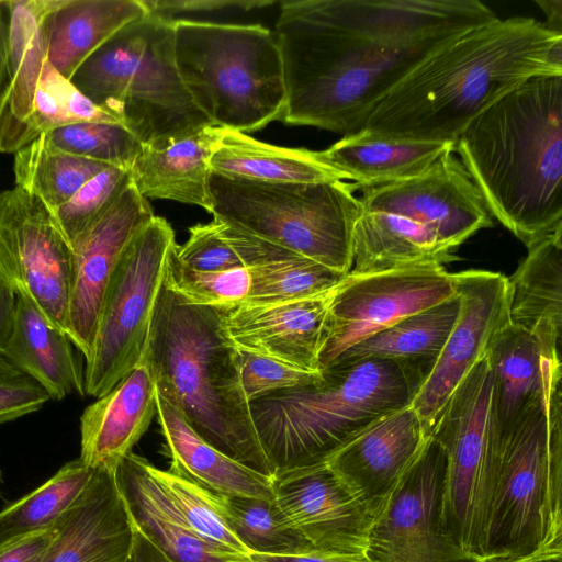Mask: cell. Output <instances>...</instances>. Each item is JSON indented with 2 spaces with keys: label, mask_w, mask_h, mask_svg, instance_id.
Segmentation results:
<instances>
[{
  "label": "cell",
  "mask_w": 562,
  "mask_h": 562,
  "mask_svg": "<svg viewBox=\"0 0 562 562\" xmlns=\"http://www.w3.org/2000/svg\"><path fill=\"white\" fill-rule=\"evenodd\" d=\"M445 469V451L430 436L375 517L370 562H485L462 549L442 524Z\"/></svg>",
  "instance_id": "obj_14"
},
{
  "label": "cell",
  "mask_w": 562,
  "mask_h": 562,
  "mask_svg": "<svg viewBox=\"0 0 562 562\" xmlns=\"http://www.w3.org/2000/svg\"><path fill=\"white\" fill-rule=\"evenodd\" d=\"M157 422L171 463L168 471L220 495L273 498L272 477L218 451L200 437L156 389Z\"/></svg>",
  "instance_id": "obj_28"
},
{
  "label": "cell",
  "mask_w": 562,
  "mask_h": 562,
  "mask_svg": "<svg viewBox=\"0 0 562 562\" xmlns=\"http://www.w3.org/2000/svg\"><path fill=\"white\" fill-rule=\"evenodd\" d=\"M331 292L228 308L227 334L238 349L317 372L326 340Z\"/></svg>",
  "instance_id": "obj_19"
},
{
  "label": "cell",
  "mask_w": 562,
  "mask_h": 562,
  "mask_svg": "<svg viewBox=\"0 0 562 562\" xmlns=\"http://www.w3.org/2000/svg\"><path fill=\"white\" fill-rule=\"evenodd\" d=\"M175 243L171 225L155 215L122 254L108 283L86 361L87 395L106 394L140 362Z\"/></svg>",
  "instance_id": "obj_11"
},
{
  "label": "cell",
  "mask_w": 562,
  "mask_h": 562,
  "mask_svg": "<svg viewBox=\"0 0 562 562\" xmlns=\"http://www.w3.org/2000/svg\"><path fill=\"white\" fill-rule=\"evenodd\" d=\"M156 413V384L147 366L139 362L83 411L79 458L92 468L114 470L132 452Z\"/></svg>",
  "instance_id": "obj_22"
},
{
  "label": "cell",
  "mask_w": 562,
  "mask_h": 562,
  "mask_svg": "<svg viewBox=\"0 0 562 562\" xmlns=\"http://www.w3.org/2000/svg\"><path fill=\"white\" fill-rule=\"evenodd\" d=\"M212 172L261 182L318 183L348 181L321 151L289 148L225 130L210 161Z\"/></svg>",
  "instance_id": "obj_33"
},
{
  "label": "cell",
  "mask_w": 562,
  "mask_h": 562,
  "mask_svg": "<svg viewBox=\"0 0 562 562\" xmlns=\"http://www.w3.org/2000/svg\"><path fill=\"white\" fill-rule=\"evenodd\" d=\"M9 8L8 1L0 0V93L7 78Z\"/></svg>",
  "instance_id": "obj_52"
},
{
  "label": "cell",
  "mask_w": 562,
  "mask_h": 562,
  "mask_svg": "<svg viewBox=\"0 0 562 562\" xmlns=\"http://www.w3.org/2000/svg\"><path fill=\"white\" fill-rule=\"evenodd\" d=\"M213 218L337 272L352 266L353 182H261L211 172Z\"/></svg>",
  "instance_id": "obj_9"
},
{
  "label": "cell",
  "mask_w": 562,
  "mask_h": 562,
  "mask_svg": "<svg viewBox=\"0 0 562 562\" xmlns=\"http://www.w3.org/2000/svg\"><path fill=\"white\" fill-rule=\"evenodd\" d=\"M130 182V170L110 166L87 181L65 204L52 210L70 247Z\"/></svg>",
  "instance_id": "obj_43"
},
{
  "label": "cell",
  "mask_w": 562,
  "mask_h": 562,
  "mask_svg": "<svg viewBox=\"0 0 562 562\" xmlns=\"http://www.w3.org/2000/svg\"><path fill=\"white\" fill-rule=\"evenodd\" d=\"M181 81L213 126L258 131L285 110V83L274 34L260 24L173 20Z\"/></svg>",
  "instance_id": "obj_8"
},
{
  "label": "cell",
  "mask_w": 562,
  "mask_h": 562,
  "mask_svg": "<svg viewBox=\"0 0 562 562\" xmlns=\"http://www.w3.org/2000/svg\"><path fill=\"white\" fill-rule=\"evenodd\" d=\"M175 252L181 265L195 271L215 272L244 267L221 235L214 218L206 224L191 226L189 238L182 245L176 244Z\"/></svg>",
  "instance_id": "obj_45"
},
{
  "label": "cell",
  "mask_w": 562,
  "mask_h": 562,
  "mask_svg": "<svg viewBox=\"0 0 562 562\" xmlns=\"http://www.w3.org/2000/svg\"><path fill=\"white\" fill-rule=\"evenodd\" d=\"M238 366L243 390L249 402L276 391L313 383L322 375L321 370L306 371L241 349H238Z\"/></svg>",
  "instance_id": "obj_44"
},
{
  "label": "cell",
  "mask_w": 562,
  "mask_h": 562,
  "mask_svg": "<svg viewBox=\"0 0 562 562\" xmlns=\"http://www.w3.org/2000/svg\"><path fill=\"white\" fill-rule=\"evenodd\" d=\"M536 3L546 14L543 25L555 33L562 34V1L536 0Z\"/></svg>",
  "instance_id": "obj_53"
},
{
  "label": "cell",
  "mask_w": 562,
  "mask_h": 562,
  "mask_svg": "<svg viewBox=\"0 0 562 562\" xmlns=\"http://www.w3.org/2000/svg\"><path fill=\"white\" fill-rule=\"evenodd\" d=\"M71 277L72 250L52 209L16 186L0 192V278L66 334Z\"/></svg>",
  "instance_id": "obj_12"
},
{
  "label": "cell",
  "mask_w": 562,
  "mask_h": 562,
  "mask_svg": "<svg viewBox=\"0 0 562 562\" xmlns=\"http://www.w3.org/2000/svg\"><path fill=\"white\" fill-rule=\"evenodd\" d=\"M454 148L420 175L363 189L361 210L405 217L459 248L482 228L494 225L486 204Z\"/></svg>",
  "instance_id": "obj_16"
},
{
  "label": "cell",
  "mask_w": 562,
  "mask_h": 562,
  "mask_svg": "<svg viewBox=\"0 0 562 562\" xmlns=\"http://www.w3.org/2000/svg\"><path fill=\"white\" fill-rule=\"evenodd\" d=\"M108 167L56 148L44 134L16 151L13 161L15 186L38 196L53 211Z\"/></svg>",
  "instance_id": "obj_35"
},
{
  "label": "cell",
  "mask_w": 562,
  "mask_h": 562,
  "mask_svg": "<svg viewBox=\"0 0 562 562\" xmlns=\"http://www.w3.org/2000/svg\"><path fill=\"white\" fill-rule=\"evenodd\" d=\"M459 310L457 293L361 340L334 362L368 358L392 360L415 370L425 381L458 318Z\"/></svg>",
  "instance_id": "obj_34"
},
{
  "label": "cell",
  "mask_w": 562,
  "mask_h": 562,
  "mask_svg": "<svg viewBox=\"0 0 562 562\" xmlns=\"http://www.w3.org/2000/svg\"><path fill=\"white\" fill-rule=\"evenodd\" d=\"M497 16L479 0L283 1V122L352 134L420 61Z\"/></svg>",
  "instance_id": "obj_1"
},
{
  "label": "cell",
  "mask_w": 562,
  "mask_h": 562,
  "mask_svg": "<svg viewBox=\"0 0 562 562\" xmlns=\"http://www.w3.org/2000/svg\"><path fill=\"white\" fill-rule=\"evenodd\" d=\"M54 535V527L0 547V562H41Z\"/></svg>",
  "instance_id": "obj_48"
},
{
  "label": "cell",
  "mask_w": 562,
  "mask_h": 562,
  "mask_svg": "<svg viewBox=\"0 0 562 562\" xmlns=\"http://www.w3.org/2000/svg\"><path fill=\"white\" fill-rule=\"evenodd\" d=\"M321 372L313 383L249 402L276 474L327 462L371 424L411 405L424 382L409 367L376 358L337 361Z\"/></svg>",
  "instance_id": "obj_5"
},
{
  "label": "cell",
  "mask_w": 562,
  "mask_h": 562,
  "mask_svg": "<svg viewBox=\"0 0 562 562\" xmlns=\"http://www.w3.org/2000/svg\"><path fill=\"white\" fill-rule=\"evenodd\" d=\"M49 400L37 382L0 356V425L40 411Z\"/></svg>",
  "instance_id": "obj_46"
},
{
  "label": "cell",
  "mask_w": 562,
  "mask_h": 562,
  "mask_svg": "<svg viewBox=\"0 0 562 562\" xmlns=\"http://www.w3.org/2000/svg\"><path fill=\"white\" fill-rule=\"evenodd\" d=\"M527 248L507 278L509 322L530 333L549 358L561 361L562 228Z\"/></svg>",
  "instance_id": "obj_26"
},
{
  "label": "cell",
  "mask_w": 562,
  "mask_h": 562,
  "mask_svg": "<svg viewBox=\"0 0 562 562\" xmlns=\"http://www.w3.org/2000/svg\"><path fill=\"white\" fill-rule=\"evenodd\" d=\"M272 490L290 525L313 548L367 553L378 510L327 462L277 473Z\"/></svg>",
  "instance_id": "obj_18"
},
{
  "label": "cell",
  "mask_w": 562,
  "mask_h": 562,
  "mask_svg": "<svg viewBox=\"0 0 562 562\" xmlns=\"http://www.w3.org/2000/svg\"><path fill=\"white\" fill-rule=\"evenodd\" d=\"M250 558L254 562H370L366 554L328 551L315 548L290 554L252 553Z\"/></svg>",
  "instance_id": "obj_49"
},
{
  "label": "cell",
  "mask_w": 562,
  "mask_h": 562,
  "mask_svg": "<svg viewBox=\"0 0 562 562\" xmlns=\"http://www.w3.org/2000/svg\"><path fill=\"white\" fill-rule=\"evenodd\" d=\"M173 20L147 13L126 24L94 50L70 79L143 146L212 125L194 105L179 76Z\"/></svg>",
  "instance_id": "obj_6"
},
{
  "label": "cell",
  "mask_w": 562,
  "mask_h": 562,
  "mask_svg": "<svg viewBox=\"0 0 562 562\" xmlns=\"http://www.w3.org/2000/svg\"><path fill=\"white\" fill-rule=\"evenodd\" d=\"M44 135L60 150L127 170L143 148L127 128L111 122L77 123Z\"/></svg>",
  "instance_id": "obj_41"
},
{
  "label": "cell",
  "mask_w": 562,
  "mask_h": 562,
  "mask_svg": "<svg viewBox=\"0 0 562 562\" xmlns=\"http://www.w3.org/2000/svg\"><path fill=\"white\" fill-rule=\"evenodd\" d=\"M151 467L131 452L113 471L135 527L157 548L172 562H254L250 557L223 552L192 531Z\"/></svg>",
  "instance_id": "obj_23"
},
{
  "label": "cell",
  "mask_w": 562,
  "mask_h": 562,
  "mask_svg": "<svg viewBox=\"0 0 562 562\" xmlns=\"http://www.w3.org/2000/svg\"><path fill=\"white\" fill-rule=\"evenodd\" d=\"M484 357L493 374L498 438L543 397L551 379L562 373V362L549 358L530 333L510 322L493 337Z\"/></svg>",
  "instance_id": "obj_27"
},
{
  "label": "cell",
  "mask_w": 562,
  "mask_h": 562,
  "mask_svg": "<svg viewBox=\"0 0 562 562\" xmlns=\"http://www.w3.org/2000/svg\"><path fill=\"white\" fill-rule=\"evenodd\" d=\"M85 122L119 123L46 61L25 127V146L53 130Z\"/></svg>",
  "instance_id": "obj_38"
},
{
  "label": "cell",
  "mask_w": 562,
  "mask_h": 562,
  "mask_svg": "<svg viewBox=\"0 0 562 562\" xmlns=\"http://www.w3.org/2000/svg\"><path fill=\"white\" fill-rule=\"evenodd\" d=\"M147 199L131 182L72 243V277L67 334L90 358L110 278L125 248L154 218Z\"/></svg>",
  "instance_id": "obj_17"
},
{
  "label": "cell",
  "mask_w": 562,
  "mask_h": 562,
  "mask_svg": "<svg viewBox=\"0 0 562 562\" xmlns=\"http://www.w3.org/2000/svg\"><path fill=\"white\" fill-rule=\"evenodd\" d=\"M123 562H172L139 529L135 527L134 540Z\"/></svg>",
  "instance_id": "obj_51"
},
{
  "label": "cell",
  "mask_w": 562,
  "mask_h": 562,
  "mask_svg": "<svg viewBox=\"0 0 562 562\" xmlns=\"http://www.w3.org/2000/svg\"><path fill=\"white\" fill-rule=\"evenodd\" d=\"M0 483H1V472H0Z\"/></svg>",
  "instance_id": "obj_55"
},
{
  "label": "cell",
  "mask_w": 562,
  "mask_h": 562,
  "mask_svg": "<svg viewBox=\"0 0 562 562\" xmlns=\"http://www.w3.org/2000/svg\"><path fill=\"white\" fill-rule=\"evenodd\" d=\"M147 13L168 19L175 14L191 12H217L225 10L250 11L274 3L272 0H140Z\"/></svg>",
  "instance_id": "obj_47"
},
{
  "label": "cell",
  "mask_w": 562,
  "mask_h": 562,
  "mask_svg": "<svg viewBox=\"0 0 562 562\" xmlns=\"http://www.w3.org/2000/svg\"><path fill=\"white\" fill-rule=\"evenodd\" d=\"M446 454L440 512L459 546L485 562L495 494L498 439L493 374L483 357L460 382L430 430Z\"/></svg>",
  "instance_id": "obj_10"
},
{
  "label": "cell",
  "mask_w": 562,
  "mask_h": 562,
  "mask_svg": "<svg viewBox=\"0 0 562 562\" xmlns=\"http://www.w3.org/2000/svg\"><path fill=\"white\" fill-rule=\"evenodd\" d=\"M146 14L140 0H52L43 21L47 61L70 80L94 50Z\"/></svg>",
  "instance_id": "obj_29"
},
{
  "label": "cell",
  "mask_w": 562,
  "mask_h": 562,
  "mask_svg": "<svg viewBox=\"0 0 562 562\" xmlns=\"http://www.w3.org/2000/svg\"><path fill=\"white\" fill-rule=\"evenodd\" d=\"M450 148L454 145L390 139L359 130L319 151L328 165L363 190L416 177Z\"/></svg>",
  "instance_id": "obj_32"
},
{
  "label": "cell",
  "mask_w": 562,
  "mask_h": 562,
  "mask_svg": "<svg viewBox=\"0 0 562 562\" xmlns=\"http://www.w3.org/2000/svg\"><path fill=\"white\" fill-rule=\"evenodd\" d=\"M227 310L193 304L164 283L140 362L200 437L273 479L243 390L238 349L225 327Z\"/></svg>",
  "instance_id": "obj_4"
},
{
  "label": "cell",
  "mask_w": 562,
  "mask_h": 562,
  "mask_svg": "<svg viewBox=\"0 0 562 562\" xmlns=\"http://www.w3.org/2000/svg\"><path fill=\"white\" fill-rule=\"evenodd\" d=\"M454 151L492 217L527 247L562 228V76L505 94L463 130Z\"/></svg>",
  "instance_id": "obj_3"
},
{
  "label": "cell",
  "mask_w": 562,
  "mask_h": 562,
  "mask_svg": "<svg viewBox=\"0 0 562 562\" xmlns=\"http://www.w3.org/2000/svg\"><path fill=\"white\" fill-rule=\"evenodd\" d=\"M226 128L205 126L154 146H143L131 180L145 199H165L212 211L211 158Z\"/></svg>",
  "instance_id": "obj_25"
},
{
  "label": "cell",
  "mask_w": 562,
  "mask_h": 562,
  "mask_svg": "<svg viewBox=\"0 0 562 562\" xmlns=\"http://www.w3.org/2000/svg\"><path fill=\"white\" fill-rule=\"evenodd\" d=\"M457 250L405 217L360 210L352 233L350 273L443 266L458 259Z\"/></svg>",
  "instance_id": "obj_31"
},
{
  "label": "cell",
  "mask_w": 562,
  "mask_h": 562,
  "mask_svg": "<svg viewBox=\"0 0 562 562\" xmlns=\"http://www.w3.org/2000/svg\"><path fill=\"white\" fill-rule=\"evenodd\" d=\"M151 471L192 531L223 552L251 555L227 525L216 494L168 470Z\"/></svg>",
  "instance_id": "obj_39"
},
{
  "label": "cell",
  "mask_w": 562,
  "mask_h": 562,
  "mask_svg": "<svg viewBox=\"0 0 562 562\" xmlns=\"http://www.w3.org/2000/svg\"><path fill=\"white\" fill-rule=\"evenodd\" d=\"M76 349L65 331L52 325L25 296L16 295L14 328L2 356L37 382L50 400L86 394L85 370Z\"/></svg>",
  "instance_id": "obj_30"
},
{
  "label": "cell",
  "mask_w": 562,
  "mask_h": 562,
  "mask_svg": "<svg viewBox=\"0 0 562 562\" xmlns=\"http://www.w3.org/2000/svg\"><path fill=\"white\" fill-rule=\"evenodd\" d=\"M456 294L454 276L443 266L349 272L331 292L319 370L361 340Z\"/></svg>",
  "instance_id": "obj_13"
},
{
  "label": "cell",
  "mask_w": 562,
  "mask_h": 562,
  "mask_svg": "<svg viewBox=\"0 0 562 562\" xmlns=\"http://www.w3.org/2000/svg\"><path fill=\"white\" fill-rule=\"evenodd\" d=\"M216 495L227 525L251 554H290L313 548L290 525L274 498Z\"/></svg>",
  "instance_id": "obj_37"
},
{
  "label": "cell",
  "mask_w": 562,
  "mask_h": 562,
  "mask_svg": "<svg viewBox=\"0 0 562 562\" xmlns=\"http://www.w3.org/2000/svg\"><path fill=\"white\" fill-rule=\"evenodd\" d=\"M562 374L498 437L486 562L562 554Z\"/></svg>",
  "instance_id": "obj_7"
},
{
  "label": "cell",
  "mask_w": 562,
  "mask_h": 562,
  "mask_svg": "<svg viewBox=\"0 0 562 562\" xmlns=\"http://www.w3.org/2000/svg\"><path fill=\"white\" fill-rule=\"evenodd\" d=\"M134 533L114 471L95 468L83 492L54 526L41 562H123Z\"/></svg>",
  "instance_id": "obj_21"
},
{
  "label": "cell",
  "mask_w": 562,
  "mask_h": 562,
  "mask_svg": "<svg viewBox=\"0 0 562 562\" xmlns=\"http://www.w3.org/2000/svg\"><path fill=\"white\" fill-rule=\"evenodd\" d=\"M175 243L169 251L164 283L187 301L212 307L233 308L246 302L251 277L247 268L226 271L203 272L180 263L175 252Z\"/></svg>",
  "instance_id": "obj_42"
},
{
  "label": "cell",
  "mask_w": 562,
  "mask_h": 562,
  "mask_svg": "<svg viewBox=\"0 0 562 562\" xmlns=\"http://www.w3.org/2000/svg\"><path fill=\"white\" fill-rule=\"evenodd\" d=\"M488 562H562V554H539L515 560H492Z\"/></svg>",
  "instance_id": "obj_54"
},
{
  "label": "cell",
  "mask_w": 562,
  "mask_h": 562,
  "mask_svg": "<svg viewBox=\"0 0 562 562\" xmlns=\"http://www.w3.org/2000/svg\"><path fill=\"white\" fill-rule=\"evenodd\" d=\"M95 468L80 458L0 512V547L53 528L88 485Z\"/></svg>",
  "instance_id": "obj_36"
},
{
  "label": "cell",
  "mask_w": 562,
  "mask_h": 562,
  "mask_svg": "<svg viewBox=\"0 0 562 562\" xmlns=\"http://www.w3.org/2000/svg\"><path fill=\"white\" fill-rule=\"evenodd\" d=\"M539 76H562V34L533 18H496L427 56L375 105L361 130L454 145L479 114Z\"/></svg>",
  "instance_id": "obj_2"
},
{
  "label": "cell",
  "mask_w": 562,
  "mask_h": 562,
  "mask_svg": "<svg viewBox=\"0 0 562 562\" xmlns=\"http://www.w3.org/2000/svg\"><path fill=\"white\" fill-rule=\"evenodd\" d=\"M458 318L411 406L427 431L450 395L485 356L493 337L509 323L507 278L487 270L453 273Z\"/></svg>",
  "instance_id": "obj_15"
},
{
  "label": "cell",
  "mask_w": 562,
  "mask_h": 562,
  "mask_svg": "<svg viewBox=\"0 0 562 562\" xmlns=\"http://www.w3.org/2000/svg\"><path fill=\"white\" fill-rule=\"evenodd\" d=\"M52 0H9L7 78L0 93V153L24 144L40 78L47 61L43 21Z\"/></svg>",
  "instance_id": "obj_24"
},
{
  "label": "cell",
  "mask_w": 562,
  "mask_h": 562,
  "mask_svg": "<svg viewBox=\"0 0 562 562\" xmlns=\"http://www.w3.org/2000/svg\"><path fill=\"white\" fill-rule=\"evenodd\" d=\"M248 271L251 283L245 303L249 304L315 296L333 290L347 276L304 257Z\"/></svg>",
  "instance_id": "obj_40"
},
{
  "label": "cell",
  "mask_w": 562,
  "mask_h": 562,
  "mask_svg": "<svg viewBox=\"0 0 562 562\" xmlns=\"http://www.w3.org/2000/svg\"><path fill=\"white\" fill-rule=\"evenodd\" d=\"M429 437L420 418L408 405L360 431L327 463L379 513Z\"/></svg>",
  "instance_id": "obj_20"
},
{
  "label": "cell",
  "mask_w": 562,
  "mask_h": 562,
  "mask_svg": "<svg viewBox=\"0 0 562 562\" xmlns=\"http://www.w3.org/2000/svg\"><path fill=\"white\" fill-rule=\"evenodd\" d=\"M16 294L0 278V356L3 355L11 339L15 323Z\"/></svg>",
  "instance_id": "obj_50"
}]
</instances>
